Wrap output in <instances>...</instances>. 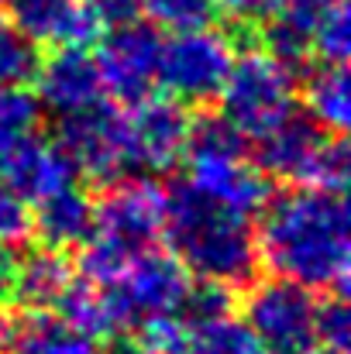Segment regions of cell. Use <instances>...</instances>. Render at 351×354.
Masks as SVG:
<instances>
[{
  "label": "cell",
  "instance_id": "18",
  "mask_svg": "<svg viewBox=\"0 0 351 354\" xmlns=\"http://www.w3.org/2000/svg\"><path fill=\"white\" fill-rule=\"evenodd\" d=\"M73 282H76V272L66 261V254L59 248H42L17 261L14 292L38 310H55Z\"/></svg>",
  "mask_w": 351,
  "mask_h": 354
},
{
  "label": "cell",
  "instance_id": "33",
  "mask_svg": "<svg viewBox=\"0 0 351 354\" xmlns=\"http://www.w3.org/2000/svg\"><path fill=\"white\" fill-rule=\"evenodd\" d=\"M0 3H7V0H0Z\"/></svg>",
  "mask_w": 351,
  "mask_h": 354
},
{
  "label": "cell",
  "instance_id": "14",
  "mask_svg": "<svg viewBox=\"0 0 351 354\" xmlns=\"http://www.w3.org/2000/svg\"><path fill=\"white\" fill-rule=\"evenodd\" d=\"M38 104L59 118L80 114L104 100V83L97 59L87 48H59L52 59L38 62Z\"/></svg>",
  "mask_w": 351,
  "mask_h": 354
},
{
  "label": "cell",
  "instance_id": "31",
  "mask_svg": "<svg viewBox=\"0 0 351 354\" xmlns=\"http://www.w3.org/2000/svg\"><path fill=\"white\" fill-rule=\"evenodd\" d=\"M7 330H10V320H7V317L0 313V344L7 341Z\"/></svg>",
  "mask_w": 351,
  "mask_h": 354
},
{
  "label": "cell",
  "instance_id": "6",
  "mask_svg": "<svg viewBox=\"0 0 351 354\" xmlns=\"http://www.w3.org/2000/svg\"><path fill=\"white\" fill-rule=\"evenodd\" d=\"M221 118L231 124L241 138L258 141L276 124L293 114L296 107V76L293 66L272 55L269 48H255L234 55V66L221 86Z\"/></svg>",
  "mask_w": 351,
  "mask_h": 354
},
{
  "label": "cell",
  "instance_id": "29",
  "mask_svg": "<svg viewBox=\"0 0 351 354\" xmlns=\"http://www.w3.org/2000/svg\"><path fill=\"white\" fill-rule=\"evenodd\" d=\"M104 21H131L141 10V0H90Z\"/></svg>",
  "mask_w": 351,
  "mask_h": 354
},
{
  "label": "cell",
  "instance_id": "13",
  "mask_svg": "<svg viewBox=\"0 0 351 354\" xmlns=\"http://www.w3.org/2000/svg\"><path fill=\"white\" fill-rule=\"evenodd\" d=\"M14 24L35 41L52 48H87L100 38L104 17L90 0H10Z\"/></svg>",
  "mask_w": 351,
  "mask_h": 354
},
{
  "label": "cell",
  "instance_id": "2",
  "mask_svg": "<svg viewBox=\"0 0 351 354\" xmlns=\"http://www.w3.org/2000/svg\"><path fill=\"white\" fill-rule=\"evenodd\" d=\"M162 234L172 248V258L200 282L224 289L248 282L255 272L258 241L251 231V214L217 203L186 183L165 196Z\"/></svg>",
  "mask_w": 351,
  "mask_h": 354
},
{
  "label": "cell",
  "instance_id": "28",
  "mask_svg": "<svg viewBox=\"0 0 351 354\" xmlns=\"http://www.w3.org/2000/svg\"><path fill=\"white\" fill-rule=\"evenodd\" d=\"M210 3L241 21H265L282 7V0H210Z\"/></svg>",
  "mask_w": 351,
  "mask_h": 354
},
{
  "label": "cell",
  "instance_id": "19",
  "mask_svg": "<svg viewBox=\"0 0 351 354\" xmlns=\"http://www.w3.org/2000/svg\"><path fill=\"white\" fill-rule=\"evenodd\" d=\"M348 73L345 62H324L321 69L310 73L307 86H303V100L310 120L331 134H341L348 127L351 118V97H348Z\"/></svg>",
  "mask_w": 351,
  "mask_h": 354
},
{
  "label": "cell",
  "instance_id": "26",
  "mask_svg": "<svg viewBox=\"0 0 351 354\" xmlns=\"http://www.w3.org/2000/svg\"><path fill=\"white\" fill-rule=\"evenodd\" d=\"M351 341V317L345 299H327L321 303V313H317V344L331 354H345Z\"/></svg>",
  "mask_w": 351,
  "mask_h": 354
},
{
  "label": "cell",
  "instance_id": "27",
  "mask_svg": "<svg viewBox=\"0 0 351 354\" xmlns=\"http://www.w3.org/2000/svg\"><path fill=\"white\" fill-rule=\"evenodd\" d=\"M31 234V214L28 203L7 186L0 183V248H14Z\"/></svg>",
  "mask_w": 351,
  "mask_h": 354
},
{
  "label": "cell",
  "instance_id": "17",
  "mask_svg": "<svg viewBox=\"0 0 351 354\" xmlns=\"http://www.w3.org/2000/svg\"><path fill=\"white\" fill-rule=\"evenodd\" d=\"M31 227L42 234L48 248H59V251L87 244V237L93 231V203L69 183V186L55 189L52 196L38 200V214H35Z\"/></svg>",
  "mask_w": 351,
  "mask_h": 354
},
{
  "label": "cell",
  "instance_id": "23",
  "mask_svg": "<svg viewBox=\"0 0 351 354\" xmlns=\"http://www.w3.org/2000/svg\"><path fill=\"white\" fill-rule=\"evenodd\" d=\"M310 52H317L324 62H345L351 52V21H348V3L338 0L334 7H327L310 31Z\"/></svg>",
  "mask_w": 351,
  "mask_h": 354
},
{
  "label": "cell",
  "instance_id": "11",
  "mask_svg": "<svg viewBox=\"0 0 351 354\" xmlns=\"http://www.w3.org/2000/svg\"><path fill=\"white\" fill-rule=\"evenodd\" d=\"M190 118L172 97H141L127 104L124 131H127V151H131V172H169L176 162H183L190 145Z\"/></svg>",
  "mask_w": 351,
  "mask_h": 354
},
{
  "label": "cell",
  "instance_id": "15",
  "mask_svg": "<svg viewBox=\"0 0 351 354\" xmlns=\"http://www.w3.org/2000/svg\"><path fill=\"white\" fill-rule=\"evenodd\" d=\"M73 179H76L73 162L66 158L59 141H48L45 134L38 141H31L24 151H17L0 169V183H7L24 203H38V200L52 196L55 189L69 186Z\"/></svg>",
  "mask_w": 351,
  "mask_h": 354
},
{
  "label": "cell",
  "instance_id": "9",
  "mask_svg": "<svg viewBox=\"0 0 351 354\" xmlns=\"http://www.w3.org/2000/svg\"><path fill=\"white\" fill-rule=\"evenodd\" d=\"M321 303L289 279H265L244 299V324L269 354H300L317 344Z\"/></svg>",
  "mask_w": 351,
  "mask_h": 354
},
{
  "label": "cell",
  "instance_id": "4",
  "mask_svg": "<svg viewBox=\"0 0 351 354\" xmlns=\"http://www.w3.org/2000/svg\"><path fill=\"white\" fill-rule=\"evenodd\" d=\"M186 165L190 179L186 186L228 203L241 214H258L269 200L265 176L258 162L244 155V138L234 131L224 118H207L190 127V145H186Z\"/></svg>",
  "mask_w": 351,
  "mask_h": 354
},
{
  "label": "cell",
  "instance_id": "32",
  "mask_svg": "<svg viewBox=\"0 0 351 354\" xmlns=\"http://www.w3.org/2000/svg\"><path fill=\"white\" fill-rule=\"evenodd\" d=\"M300 354H331V351H324V348H307V351H300Z\"/></svg>",
  "mask_w": 351,
  "mask_h": 354
},
{
  "label": "cell",
  "instance_id": "30",
  "mask_svg": "<svg viewBox=\"0 0 351 354\" xmlns=\"http://www.w3.org/2000/svg\"><path fill=\"white\" fill-rule=\"evenodd\" d=\"M14 279H17V258L10 254V248H0V299L14 292Z\"/></svg>",
  "mask_w": 351,
  "mask_h": 354
},
{
  "label": "cell",
  "instance_id": "5",
  "mask_svg": "<svg viewBox=\"0 0 351 354\" xmlns=\"http://www.w3.org/2000/svg\"><path fill=\"white\" fill-rule=\"evenodd\" d=\"M93 286L100 289V299L107 306L111 330H127L148 317L179 313L193 289V275L172 254L145 248L124 258Z\"/></svg>",
  "mask_w": 351,
  "mask_h": 354
},
{
  "label": "cell",
  "instance_id": "20",
  "mask_svg": "<svg viewBox=\"0 0 351 354\" xmlns=\"http://www.w3.org/2000/svg\"><path fill=\"white\" fill-rule=\"evenodd\" d=\"M42 138V104L24 86L0 90V169Z\"/></svg>",
  "mask_w": 351,
  "mask_h": 354
},
{
  "label": "cell",
  "instance_id": "1",
  "mask_svg": "<svg viewBox=\"0 0 351 354\" xmlns=\"http://www.w3.org/2000/svg\"><path fill=\"white\" fill-rule=\"evenodd\" d=\"M258 254L272 275L310 292H345L348 282V207L334 189L300 186L262 207Z\"/></svg>",
  "mask_w": 351,
  "mask_h": 354
},
{
  "label": "cell",
  "instance_id": "24",
  "mask_svg": "<svg viewBox=\"0 0 351 354\" xmlns=\"http://www.w3.org/2000/svg\"><path fill=\"white\" fill-rule=\"evenodd\" d=\"M134 341L141 354H183L190 341V320L183 313L148 317L134 327Z\"/></svg>",
  "mask_w": 351,
  "mask_h": 354
},
{
  "label": "cell",
  "instance_id": "12",
  "mask_svg": "<svg viewBox=\"0 0 351 354\" xmlns=\"http://www.w3.org/2000/svg\"><path fill=\"white\" fill-rule=\"evenodd\" d=\"M159 52H162V38L155 28L117 21V28L104 35L93 55L104 93H111L120 104H134L148 97L152 86L159 83Z\"/></svg>",
  "mask_w": 351,
  "mask_h": 354
},
{
  "label": "cell",
  "instance_id": "16",
  "mask_svg": "<svg viewBox=\"0 0 351 354\" xmlns=\"http://www.w3.org/2000/svg\"><path fill=\"white\" fill-rule=\"evenodd\" d=\"M3 348L10 354H100L93 334H87L55 310L31 313L21 324H10Z\"/></svg>",
  "mask_w": 351,
  "mask_h": 354
},
{
  "label": "cell",
  "instance_id": "7",
  "mask_svg": "<svg viewBox=\"0 0 351 354\" xmlns=\"http://www.w3.org/2000/svg\"><path fill=\"white\" fill-rule=\"evenodd\" d=\"M255 145H258V169L269 176L334 193H341L348 183V148L341 134H331L314 120L289 114Z\"/></svg>",
  "mask_w": 351,
  "mask_h": 354
},
{
  "label": "cell",
  "instance_id": "21",
  "mask_svg": "<svg viewBox=\"0 0 351 354\" xmlns=\"http://www.w3.org/2000/svg\"><path fill=\"white\" fill-rule=\"evenodd\" d=\"M183 354H269L258 337L248 330L244 320H234L231 313H214L204 320H190V341Z\"/></svg>",
  "mask_w": 351,
  "mask_h": 354
},
{
  "label": "cell",
  "instance_id": "8",
  "mask_svg": "<svg viewBox=\"0 0 351 354\" xmlns=\"http://www.w3.org/2000/svg\"><path fill=\"white\" fill-rule=\"evenodd\" d=\"M234 41L207 24L172 31L159 52V83L172 93V100L204 104L214 100L234 66Z\"/></svg>",
  "mask_w": 351,
  "mask_h": 354
},
{
  "label": "cell",
  "instance_id": "10",
  "mask_svg": "<svg viewBox=\"0 0 351 354\" xmlns=\"http://www.w3.org/2000/svg\"><path fill=\"white\" fill-rule=\"evenodd\" d=\"M59 148L66 151V158L73 162L76 172H83L97 183H114L124 172H131L124 111H114L104 100L80 114L62 118Z\"/></svg>",
  "mask_w": 351,
  "mask_h": 354
},
{
  "label": "cell",
  "instance_id": "22",
  "mask_svg": "<svg viewBox=\"0 0 351 354\" xmlns=\"http://www.w3.org/2000/svg\"><path fill=\"white\" fill-rule=\"evenodd\" d=\"M38 45L14 24L0 17V90L7 86H28L38 73Z\"/></svg>",
  "mask_w": 351,
  "mask_h": 354
},
{
  "label": "cell",
  "instance_id": "25",
  "mask_svg": "<svg viewBox=\"0 0 351 354\" xmlns=\"http://www.w3.org/2000/svg\"><path fill=\"white\" fill-rule=\"evenodd\" d=\"M141 10L169 31H183V28H197L207 24L214 3L210 0H141Z\"/></svg>",
  "mask_w": 351,
  "mask_h": 354
},
{
  "label": "cell",
  "instance_id": "3",
  "mask_svg": "<svg viewBox=\"0 0 351 354\" xmlns=\"http://www.w3.org/2000/svg\"><path fill=\"white\" fill-rule=\"evenodd\" d=\"M165 224V193L152 179H114L93 203V231L83 251V279L100 282L107 272L145 248H155Z\"/></svg>",
  "mask_w": 351,
  "mask_h": 354
}]
</instances>
